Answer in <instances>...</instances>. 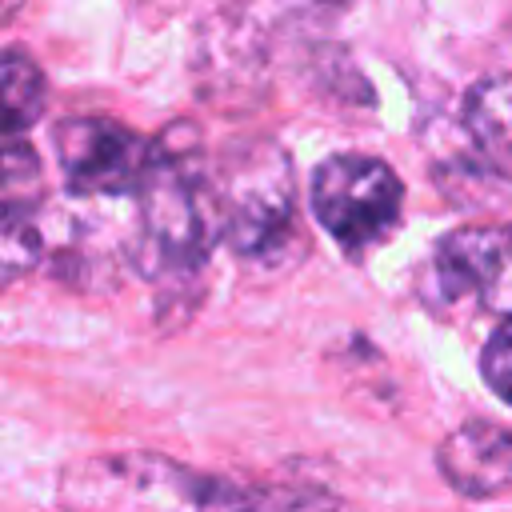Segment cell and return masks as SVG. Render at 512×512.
I'll use <instances>...</instances> for the list:
<instances>
[{"label": "cell", "mask_w": 512, "mask_h": 512, "mask_svg": "<svg viewBox=\"0 0 512 512\" xmlns=\"http://www.w3.org/2000/svg\"><path fill=\"white\" fill-rule=\"evenodd\" d=\"M40 228L28 212H0V292L40 260Z\"/></svg>", "instance_id": "obj_11"}, {"label": "cell", "mask_w": 512, "mask_h": 512, "mask_svg": "<svg viewBox=\"0 0 512 512\" xmlns=\"http://www.w3.org/2000/svg\"><path fill=\"white\" fill-rule=\"evenodd\" d=\"M68 192L136 196L156 164V140L108 116H72L52 136Z\"/></svg>", "instance_id": "obj_5"}, {"label": "cell", "mask_w": 512, "mask_h": 512, "mask_svg": "<svg viewBox=\"0 0 512 512\" xmlns=\"http://www.w3.org/2000/svg\"><path fill=\"white\" fill-rule=\"evenodd\" d=\"M464 128L476 152L512 180V76H484L464 96Z\"/></svg>", "instance_id": "obj_8"}, {"label": "cell", "mask_w": 512, "mask_h": 512, "mask_svg": "<svg viewBox=\"0 0 512 512\" xmlns=\"http://www.w3.org/2000/svg\"><path fill=\"white\" fill-rule=\"evenodd\" d=\"M140 200V236L136 264L144 276H188L196 272L212 244L224 236L216 180L204 168L196 148V132L188 124H172L156 140V164L136 192Z\"/></svg>", "instance_id": "obj_2"}, {"label": "cell", "mask_w": 512, "mask_h": 512, "mask_svg": "<svg viewBox=\"0 0 512 512\" xmlns=\"http://www.w3.org/2000/svg\"><path fill=\"white\" fill-rule=\"evenodd\" d=\"M480 372H484V384H488L504 404H512V316H504V320L496 324V332L484 340Z\"/></svg>", "instance_id": "obj_12"}, {"label": "cell", "mask_w": 512, "mask_h": 512, "mask_svg": "<svg viewBox=\"0 0 512 512\" xmlns=\"http://www.w3.org/2000/svg\"><path fill=\"white\" fill-rule=\"evenodd\" d=\"M404 208L400 176L376 156H332L312 176V212L320 228L356 260L392 236Z\"/></svg>", "instance_id": "obj_4"}, {"label": "cell", "mask_w": 512, "mask_h": 512, "mask_svg": "<svg viewBox=\"0 0 512 512\" xmlns=\"http://www.w3.org/2000/svg\"><path fill=\"white\" fill-rule=\"evenodd\" d=\"M60 512H356L332 492L204 476L160 452H104L60 472Z\"/></svg>", "instance_id": "obj_1"}, {"label": "cell", "mask_w": 512, "mask_h": 512, "mask_svg": "<svg viewBox=\"0 0 512 512\" xmlns=\"http://www.w3.org/2000/svg\"><path fill=\"white\" fill-rule=\"evenodd\" d=\"M48 108V80L28 52H0V140L28 132Z\"/></svg>", "instance_id": "obj_9"}, {"label": "cell", "mask_w": 512, "mask_h": 512, "mask_svg": "<svg viewBox=\"0 0 512 512\" xmlns=\"http://www.w3.org/2000/svg\"><path fill=\"white\" fill-rule=\"evenodd\" d=\"M212 180L224 224L220 240H228L244 264H284L304 248L292 160L276 144H240Z\"/></svg>", "instance_id": "obj_3"}, {"label": "cell", "mask_w": 512, "mask_h": 512, "mask_svg": "<svg viewBox=\"0 0 512 512\" xmlns=\"http://www.w3.org/2000/svg\"><path fill=\"white\" fill-rule=\"evenodd\" d=\"M436 304H472L512 316V224H464L436 240L428 260Z\"/></svg>", "instance_id": "obj_6"}, {"label": "cell", "mask_w": 512, "mask_h": 512, "mask_svg": "<svg viewBox=\"0 0 512 512\" xmlns=\"http://www.w3.org/2000/svg\"><path fill=\"white\" fill-rule=\"evenodd\" d=\"M44 192L40 156L20 140H0V212H28Z\"/></svg>", "instance_id": "obj_10"}, {"label": "cell", "mask_w": 512, "mask_h": 512, "mask_svg": "<svg viewBox=\"0 0 512 512\" xmlns=\"http://www.w3.org/2000/svg\"><path fill=\"white\" fill-rule=\"evenodd\" d=\"M444 480L464 496H496L512 488V424L468 420L436 452Z\"/></svg>", "instance_id": "obj_7"}]
</instances>
